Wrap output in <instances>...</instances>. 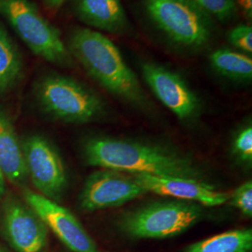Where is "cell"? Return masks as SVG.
I'll return each mask as SVG.
<instances>
[{"mask_svg": "<svg viewBox=\"0 0 252 252\" xmlns=\"http://www.w3.org/2000/svg\"><path fill=\"white\" fill-rule=\"evenodd\" d=\"M148 191L132 174L103 169L88 177L80 195V206L84 211H96L120 207L138 198Z\"/></svg>", "mask_w": 252, "mask_h": 252, "instance_id": "52a82bcc", "label": "cell"}, {"mask_svg": "<svg viewBox=\"0 0 252 252\" xmlns=\"http://www.w3.org/2000/svg\"><path fill=\"white\" fill-rule=\"evenodd\" d=\"M207 15H212L219 20H229L236 14L235 0H190Z\"/></svg>", "mask_w": 252, "mask_h": 252, "instance_id": "ac0fdd59", "label": "cell"}, {"mask_svg": "<svg viewBox=\"0 0 252 252\" xmlns=\"http://www.w3.org/2000/svg\"><path fill=\"white\" fill-rule=\"evenodd\" d=\"M228 40L237 49L247 54L252 53V29L247 25L234 27L228 34Z\"/></svg>", "mask_w": 252, "mask_h": 252, "instance_id": "44dd1931", "label": "cell"}, {"mask_svg": "<svg viewBox=\"0 0 252 252\" xmlns=\"http://www.w3.org/2000/svg\"><path fill=\"white\" fill-rule=\"evenodd\" d=\"M0 167L4 176L14 184L27 179V168L23 149L8 118L0 111Z\"/></svg>", "mask_w": 252, "mask_h": 252, "instance_id": "5bb4252c", "label": "cell"}, {"mask_svg": "<svg viewBox=\"0 0 252 252\" xmlns=\"http://www.w3.org/2000/svg\"><path fill=\"white\" fill-rule=\"evenodd\" d=\"M3 224L10 243L18 252H41L48 230L41 219L18 202H9L4 208Z\"/></svg>", "mask_w": 252, "mask_h": 252, "instance_id": "7c38bea8", "label": "cell"}, {"mask_svg": "<svg viewBox=\"0 0 252 252\" xmlns=\"http://www.w3.org/2000/svg\"><path fill=\"white\" fill-rule=\"evenodd\" d=\"M234 154L241 161L251 163L252 161V127H244L235 135L233 144Z\"/></svg>", "mask_w": 252, "mask_h": 252, "instance_id": "d6986e66", "label": "cell"}, {"mask_svg": "<svg viewBox=\"0 0 252 252\" xmlns=\"http://www.w3.org/2000/svg\"><path fill=\"white\" fill-rule=\"evenodd\" d=\"M141 71L156 97L180 120L196 117L200 108L198 97L180 75L153 63H142Z\"/></svg>", "mask_w": 252, "mask_h": 252, "instance_id": "30bf717a", "label": "cell"}, {"mask_svg": "<svg viewBox=\"0 0 252 252\" xmlns=\"http://www.w3.org/2000/svg\"><path fill=\"white\" fill-rule=\"evenodd\" d=\"M149 192L172 196L178 200L199 203L207 207L221 206L229 200L225 192L218 191L205 181L180 178L132 174Z\"/></svg>", "mask_w": 252, "mask_h": 252, "instance_id": "8fae6325", "label": "cell"}, {"mask_svg": "<svg viewBox=\"0 0 252 252\" xmlns=\"http://www.w3.org/2000/svg\"><path fill=\"white\" fill-rule=\"evenodd\" d=\"M0 14L34 54L50 63L68 66L72 55L59 31L29 0H0Z\"/></svg>", "mask_w": 252, "mask_h": 252, "instance_id": "3957f363", "label": "cell"}, {"mask_svg": "<svg viewBox=\"0 0 252 252\" xmlns=\"http://www.w3.org/2000/svg\"><path fill=\"white\" fill-rule=\"evenodd\" d=\"M68 51L110 94L135 107H148L147 96L135 72L107 36L87 28L77 29L69 38Z\"/></svg>", "mask_w": 252, "mask_h": 252, "instance_id": "7a4b0ae2", "label": "cell"}, {"mask_svg": "<svg viewBox=\"0 0 252 252\" xmlns=\"http://www.w3.org/2000/svg\"><path fill=\"white\" fill-rule=\"evenodd\" d=\"M66 0H43L46 7L51 10H57L62 7Z\"/></svg>", "mask_w": 252, "mask_h": 252, "instance_id": "7402d4cb", "label": "cell"}, {"mask_svg": "<svg viewBox=\"0 0 252 252\" xmlns=\"http://www.w3.org/2000/svg\"><path fill=\"white\" fill-rule=\"evenodd\" d=\"M27 173L40 194L58 199L66 186V173L58 152L40 135L29 137L24 146Z\"/></svg>", "mask_w": 252, "mask_h": 252, "instance_id": "ba28073f", "label": "cell"}, {"mask_svg": "<svg viewBox=\"0 0 252 252\" xmlns=\"http://www.w3.org/2000/svg\"><path fill=\"white\" fill-rule=\"evenodd\" d=\"M145 9L153 24L180 45L201 48L212 37L208 15L190 0H145Z\"/></svg>", "mask_w": 252, "mask_h": 252, "instance_id": "8992f818", "label": "cell"}, {"mask_svg": "<svg viewBox=\"0 0 252 252\" xmlns=\"http://www.w3.org/2000/svg\"><path fill=\"white\" fill-rule=\"evenodd\" d=\"M22 70L23 61L18 49L0 26V94L14 86Z\"/></svg>", "mask_w": 252, "mask_h": 252, "instance_id": "e0dca14e", "label": "cell"}, {"mask_svg": "<svg viewBox=\"0 0 252 252\" xmlns=\"http://www.w3.org/2000/svg\"><path fill=\"white\" fill-rule=\"evenodd\" d=\"M24 197L29 207L70 251L98 252L96 244L68 209L32 190H26Z\"/></svg>", "mask_w": 252, "mask_h": 252, "instance_id": "9c48e42d", "label": "cell"}, {"mask_svg": "<svg viewBox=\"0 0 252 252\" xmlns=\"http://www.w3.org/2000/svg\"><path fill=\"white\" fill-rule=\"evenodd\" d=\"M36 97L48 113L61 121L86 124L105 113L99 96L73 79L52 74L38 81Z\"/></svg>", "mask_w": 252, "mask_h": 252, "instance_id": "277c9868", "label": "cell"}, {"mask_svg": "<svg viewBox=\"0 0 252 252\" xmlns=\"http://www.w3.org/2000/svg\"><path fill=\"white\" fill-rule=\"evenodd\" d=\"M91 166L128 174L203 180V172L189 158L161 146L111 137H94L83 149Z\"/></svg>", "mask_w": 252, "mask_h": 252, "instance_id": "6da1fadb", "label": "cell"}, {"mask_svg": "<svg viewBox=\"0 0 252 252\" xmlns=\"http://www.w3.org/2000/svg\"><path fill=\"white\" fill-rule=\"evenodd\" d=\"M237 4L243 9L248 16L252 17V0H236Z\"/></svg>", "mask_w": 252, "mask_h": 252, "instance_id": "603a6c76", "label": "cell"}, {"mask_svg": "<svg viewBox=\"0 0 252 252\" xmlns=\"http://www.w3.org/2000/svg\"><path fill=\"white\" fill-rule=\"evenodd\" d=\"M0 252H4V251H3V250H1V249H0Z\"/></svg>", "mask_w": 252, "mask_h": 252, "instance_id": "d4e9b609", "label": "cell"}, {"mask_svg": "<svg viewBox=\"0 0 252 252\" xmlns=\"http://www.w3.org/2000/svg\"><path fill=\"white\" fill-rule=\"evenodd\" d=\"M231 204L245 216L252 217V182L240 185L232 194Z\"/></svg>", "mask_w": 252, "mask_h": 252, "instance_id": "ffe728a7", "label": "cell"}, {"mask_svg": "<svg viewBox=\"0 0 252 252\" xmlns=\"http://www.w3.org/2000/svg\"><path fill=\"white\" fill-rule=\"evenodd\" d=\"M5 191V176L0 167V194Z\"/></svg>", "mask_w": 252, "mask_h": 252, "instance_id": "cb8c5ba5", "label": "cell"}, {"mask_svg": "<svg viewBox=\"0 0 252 252\" xmlns=\"http://www.w3.org/2000/svg\"><path fill=\"white\" fill-rule=\"evenodd\" d=\"M252 230L237 229L218 234L189 246L185 252H251Z\"/></svg>", "mask_w": 252, "mask_h": 252, "instance_id": "9a60e30c", "label": "cell"}, {"mask_svg": "<svg viewBox=\"0 0 252 252\" xmlns=\"http://www.w3.org/2000/svg\"><path fill=\"white\" fill-rule=\"evenodd\" d=\"M203 217L197 203L174 200L156 202L123 218V231L134 238L162 239L184 233Z\"/></svg>", "mask_w": 252, "mask_h": 252, "instance_id": "5b68a950", "label": "cell"}, {"mask_svg": "<svg viewBox=\"0 0 252 252\" xmlns=\"http://www.w3.org/2000/svg\"><path fill=\"white\" fill-rule=\"evenodd\" d=\"M212 67L220 75L237 81H251L252 60L246 54L229 49H218L209 55Z\"/></svg>", "mask_w": 252, "mask_h": 252, "instance_id": "2e32d148", "label": "cell"}, {"mask_svg": "<svg viewBox=\"0 0 252 252\" xmlns=\"http://www.w3.org/2000/svg\"><path fill=\"white\" fill-rule=\"evenodd\" d=\"M76 13L84 23L113 34H124L129 21L121 0H77Z\"/></svg>", "mask_w": 252, "mask_h": 252, "instance_id": "4fadbf2b", "label": "cell"}]
</instances>
